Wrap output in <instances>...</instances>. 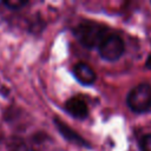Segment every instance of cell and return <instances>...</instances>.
<instances>
[{
	"label": "cell",
	"instance_id": "1",
	"mask_svg": "<svg viewBox=\"0 0 151 151\" xmlns=\"http://www.w3.org/2000/svg\"><path fill=\"white\" fill-rule=\"evenodd\" d=\"M109 34L107 27L93 21H83L74 28L76 38L86 48L99 47Z\"/></svg>",
	"mask_w": 151,
	"mask_h": 151
},
{
	"label": "cell",
	"instance_id": "2",
	"mask_svg": "<svg viewBox=\"0 0 151 151\" xmlns=\"http://www.w3.org/2000/svg\"><path fill=\"white\" fill-rule=\"evenodd\" d=\"M127 106L136 113H144L151 109V86L139 84L133 87L126 98Z\"/></svg>",
	"mask_w": 151,
	"mask_h": 151
},
{
	"label": "cell",
	"instance_id": "3",
	"mask_svg": "<svg viewBox=\"0 0 151 151\" xmlns=\"http://www.w3.org/2000/svg\"><path fill=\"white\" fill-rule=\"evenodd\" d=\"M124 41L117 34H109L98 47L100 57L109 61L120 58V55L124 53Z\"/></svg>",
	"mask_w": 151,
	"mask_h": 151
},
{
	"label": "cell",
	"instance_id": "4",
	"mask_svg": "<svg viewBox=\"0 0 151 151\" xmlns=\"http://www.w3.org/2000/svg\"><path fill=\"white\" fill-rule=\"evenodd\" d=\"M65 110L74 118L84 119L88 114V107L86 101L81 97H72L65 103Z\"/></svg>",
	"mask_w": 151,
	"mask_h": 151
},
{
	"label": "cell",
	"instance_id": "5",
	"mask_svg": "<svg viewBox=\"0 0 151 151\" xmlns=\"http://www.w3.org/2000/svg\"><path fill=\"white\" fill-rule=\"evenodd\" d=\"M54 125L58 129V131L61 133V136L65 139H67L68 142L74 143V144H78V145H81V146H88V143L80 134H78L74 130H72L66 124H64L59 118H54Z\"/></svg>",
	"mask_w": 151,
	"mask_h": 151
},
{
	"label": "cell",
	"instance_id": "6",
	"mask_svg": "<svg viewBox=\"0 0 151 151\" xmlns=\"http://www.w3.org/2000/svg\"><path fill=\"white\" fill-rule=\"evenodd\" d=\"M73 74L77 80L84 85H91L96 80V73L90 65L85 63H77L73 67Z\"/></svg>",
	"mask_w": 151,
	"mask_h": 151
},
{
	"label": "cell",
	"instance_id": "7",
	"mask_svg": "<svg viewBox=\"0 0 151 151\" xmlns=\"http://www.w3.org/2000/svg\"><path fill=\"white\" fill-rule=\"evenodd\" d=\"M1 4L8 8H12V9H19V8L28 5V2L24 1V0H9V1H2Z\"/></svg>",
	"mask_w": 151,
	"mask_h": 151
},
{
	"label": "cell",
	"instance_id": "8",
	"mask_svg": "<svg viewBox=\"0 0 151 151\" xmlns=\"http://www.w3.org/2000/svg\"><path fill=\"white\" fill-rule=\"evenodd\" d=\"M142 151H151V134H146L140 140Z\"/></svg>",
	"mask_w": 151,
	"mask_h": 151
},
{
	"label": "cell",
	"instance_id": "9",
	"mask_svg": "<svg viewBox=\"0 0 151 151\" xmlns=\"http://www.w3.org/2000/svg\"><path fill=\"white\" fill-rule=\"evenodd\" d=\"M12 151H34L32 147H29V146H27L26 144H18V145H15L13 149H12Z\"/></svg>",
	"mask_w": 151,
	"mask_h": 151
},
{
	"label": "cell",
	"instance_id": "10",
	"mask_svg": "<svg viewBox=\"0 0 151 151\" xmlns=\"http://www.w3.org/2000/svg\"><path fill=\"white\" fill-rule=\"evenodd\" d=\"M145 66H146L149 70H151V53L149 54V57H147V59H146V61H145Z\"/></svg>",
	"mask_w": 151,
	"mask_h": 151
}]
</instances>
